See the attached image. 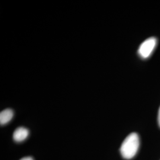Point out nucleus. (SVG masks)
<instances>
[{
  "mask_svg": "<svg viewBox=\"0 0 160 160\" xmlns=\"http://www.w3.org/2000/svg\"><path fill=\"white\" fill-rule=\"evenodd\" d=\"M139 147V138L137 133H132L125 139L120 147L122 157L130 160L137 154Z\"/></svg>",
  "mask_w": 160,
  "mask_h": 160,
  "instance_id": "nucleus-1",
  "label": "nucleus"
},
{
  "mask_svg": "<svg viewBox=\"0 0 160 160\" xmlns=\"http://www.w3.org/2000/svg\"><path fill=\"white\" fill-rule=\"evenodd\" d=\"M14 115L12 109L4 110L0 113V123L1 125H6L12 120Z\"/></svg>",
  "mask_w": 160,
  "mask_h": 160,
  "instance_id": "nucleus-4",
  "label": "nucleus"
},
{
  "mask_svg": "<svg viewBox=\"0 0 160 160\" xmlns=\"http://www.w3.org/2000/svg\"><path fill=\"white\" fill-rule=\"evenodd\" d=\"M20 160H33V159L32 157H24L23 158H22Z\"/></svg>",
  "mask_w": 160,
  "mask_h": 160,
  "instance_id": "nucleus-6",
  "label": "nucleus"
},
{
  "mask_svg": "<svg viewBox=\"0 0 160 160\" xmlns=\"http://www.w3.org/2000/svg\"><path fill=\"white\" fill-rule=\"evenodd\" d=\"M29 135V130L24 127H19L13 133V139L17 142L24 141Z\"/></svg>",
  "mask_w": 160,
  "mask_h": 160,
  "instance_id": "nucleus-3",
  "label": "nucleus"
},
{
  "mask_svg": "<svg viewBox=\"0 0 160 160\" xmlns=\"http://www.w3.org/2000/svg\"><path fill=\"white\" fill-rule=\"evenodd\" d=\"M157 44V39L154 37H151L144 40L138 49V55L142 59H148L153 53Z\"/></svg>",
  "mask_w": 160,
  "mask_h": 160,
  "instance_id": "nucleus-2",
  "label": "nucleus"
},
{
  "mask_svg": "<svg viewBox=\"0 0 160 160\" xmlns=\"http://www.w3.org/2000/svg\"><path fill=\"white\" fill-rule=\"evenodd\" d=\"M158 125L160 127V107L159 110H158Z\"/></svg>",
  "mask_w": 160,
  "mask_h": 160,
  "instance_id": "nucleus-5",
  "label": "nucleus"
}]
</instances>
